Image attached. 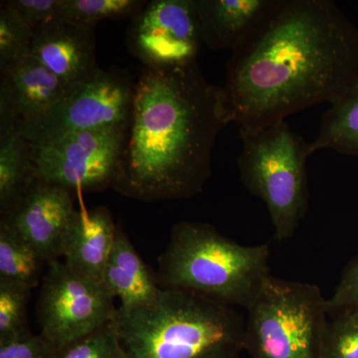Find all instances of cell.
Wrapping results in <instances>:
<instances>
[{"label":"cell","mask_w":358,"mask_h":358,"mask_svg":"<svg viewBox=\"0 0 358 358\" xmlns=\"http://www.w3.org/2000/svg\"><path fill=\"white\" fill-rule=\"evenodd\" d=\"M102 282L115 299H119V308L122 310L150 305L160 291L155 275L150 273L126 233L119 227Z\"/></svg>","instance_id":"obj_15"},{"label":"cell","mask_w":358,"mask_h":358,"mask_svg":"<svg viewBox=\"0 0 358 358\" xmlns=\"http://www.w3.org/2000/svg\"><path fill=\"white\" fill-rule=\"evenodd\" d=\"M34 31L20 14L2 2L0 8V70L30 55Z\"/></svg>","instance_id":"obj_23"},{"label":"cell","mask_w":358,"mask_h":358,"mask_svg":"<svg viewBox=\"0 0 358 358\" xmlns=\"http://www.w3.org/2000/svg\"><path fill=\"white\" fill-rule=\"evenodd\" d=\"M44 263L24 238L0 220V280L32 289L38 285Z\"/></svg>","instance_id":"obj_19"},{"label":"cell","mask_w":358,"mask_h":358,"mask_svg":"<svg viewBox=\"0 0 358 358\" xmlns=\"http://www.w3.org/2000/svg\"><path fill=\"white\" fill-rule=\"evenodd\" d=\"M247 312L250 358H320L329 313L317 285L271 275Z\"/></svg>","instance_id":"obj_6"},{"label":"cell","mask_w":358,"mask_h":358,"mask_svg":"<svg viewBox=\"0 0 358 358\" xmlns=\"http://www.w3.org/2000/svg\"><path fill=\"white\" fill-rule=\"evenodd\" d=\"M55 346L41 334L0 343V358H50Z\"/></svg>","instance_id":"obj_27"},{"label":"cell","mask_w":358,"mask_h":358,"mask_svg":"<svg viewBox=\"0 0 358 358\" xmlns=\"http://www.w3.org/2000/svg\"><path fill=\"white\" fill-rule=\"evenodd\" d=\"M272 0H199L203 45L211 50L236 48Z\"/></svg>","instance_id":"obj_16"},{"label":"cell","mask_w":358,"mask_h":358,"mask_svg":"<svg viewBox=\"0 0 358 358\" xmlns=\"http://www.w3.org/2000/svg\"><path fill=\"white\" fill-rule=\"evenodd\" d=\"M74 212L69 190L36 179L1 220L49 264L61 257L63 237Z\"/></svg>","instance_id":"obj_11"},{"label":"cell","mask_w":358,"mask_h":358,"mask_svg":"<svg viewBox=\"0 0 358 358\" xmlns=\"http://www.w3.org/2000/svg\"><path fill=\"white\" fill-rule=\"evenodd\" d=\"M320 358H358V310L336 313L327 320Z\"/></svg>","instance_id":"obj_24"},{"label":"cell","mask_w":358,"mask_h":358,"mask_svg":"<svg viewBox=\"0 0 358 358\" xmlns=\"http://www.w3.org/2000/svg\"><path fill=\"white\" fill-rule=\"evenodd\" d=\"M30 291L15 282L0 280V343L32 334L26 313Z\"/></svg>","instance_id":"obj_22"},{"label":"cell","mask_w":358,"mask_h":358,"mask_svg":"<svg viewBox=\"0 0 358 358\" xmlns=\"http://www.w3.org/2000/svg\"><path fill=\"white\" fill-rule=\"evenodd\" d=\"M50 358H129L115 320L69 345L56 348Z\"/></svg>","instance_id":"obj_21"},{"label":"cell","mask_w":358,"mask_h":358,"mask_svg":"<svg viewBox=\"0 0 358 358\" xmlns=\"http://www.w3.org/2000/svg\"><path fill=\"white\" fill-rule=\"evenodd\" d=\"M231 124L222 87L196 61L145 67L134 86L115 190L141 201L192 199L211 176L216 138Z\"/></svg>","instance_id":"obj_2"},{"label":"cell","mask_w":358,"mask_h":358,"mask_svg":"<svg viewBox=\"0 0 358 358\" xmlns=\"http://www.w3.org/2000/svg\"><path fill=\"white\" fill-rule=\"evenodd\" d=\"M30 55L71 90L100 69L93 29L56 20L33 36Z\"/></svg>","instance_id":"obj_13"},{"label":"cell","mask_w":358,"mask_h":358,"mask_svg":"<svg viewBox=\"0 0 358 358\" xmlns=\"http://www.w3.org/2000/svg\"><path fill=\"white\" fill-rule=\"evenodd\" d=\"M117 231L105 207L91 211L75 210L63 237L61 257L71 270L102 281Z\"/></svg>","instance_id":"obj_14"},{"label":"cell","mask_w":358,"mask_h":358,"mask_svg":"<svg viewBox=\"0 0 358 358\" xmlns=\"http://www.w3.org/2000/svg\"><path fill=\"white\" fill-rule=\"evenodd\" d=\"M134 92L128 78L99 69L48 112L17 128L28 143L38 145L72 131L129 126Z\"/></svg>","instance_id":"obj_9"},{"label":"cell","mask_w":358,"mask_h":358,"mask_svg":"<svg viewBox=\"0 0 358 358\" xmlns=\"http://www.w3.org/2000/svg\"><path fill=\"white\" fill-rule=\"evenodd\" d=\"M239 134L242 150L237 166L242 183L267 206L275 240L288 241L308 210L310 143L286 121L240 129Z\"/></svg>","instance_id":"obj_5"},{"label":"cell","mask_w":358,"mask_h":358,"mask_svg":"<svg viewBox=\"0 0 358 358\" xmlns=\"http://www.w3.org/2000/svg\"><path fill=\"white\" fill-rule=\"evenodd\" d=\"M36 180L29 143L11 120H0V211L7 213Z\"/></svg>","instance_id":"obj_17"},{"label":"cell","mask_w":358,"mask_h":358,"mask_svg":"<svg viewBox=\"0 0 358 358\" xmlns=\"http://www.w3.org/2000/svg\"><path fill=\"white\" fill-rule=\"evenodd\" d=\"M129 126L103 127L63 134L30 145L35 178L69 192L115 188Z\"/></svg>","instance_id":"obj_7"},{"label":"cell","mask_w":358,"mask_h":358,"mask_svg":"<svg viewBox=\"0 0 358 358\" xmlns=\"http://www.w3.org/2000/svg\"><path fill=\"white\" fill-rule=\"evenodd\" d=\"M6 3L20 14L35 33L59 20L62 0H9Z\"/></svg>","instance_id":"obj_26"},{"label":"cell","mask_w":358,"mask_h":358,"mask_svg":"<svg viewBox=\"0 0 358 358\" xmlns=\"http://www.w3.org/2000/svg\"><path fill=\"white\" fill-rule=\"evenodd\" d=\"M115 324L129 358H238L246 319L234 308L162 289L150 305L122 310Z\"/></svg>","instance_id":"obj_3"},{"label":"cell","mask_w":358,"mask_h":358,"mask_svg":"<svg viewBox=\"0 0 358 358\" xmlns=\"http://www.w3.org/2000/svg\"><path fill=\"white\" fill-rule=\"evenodd\" d=\"M358 77V28L331 0H272L233 49L231 124L256 129L336 100Z\"/></svg>","instance_id":"obj_1"},{"label":"cell","mask_w":358,"mask_h":358,"mask_svg":"<svg viewBox=\"0 0 358 358\" xmlns=\"http://www.w3.org/2000/svg\"><path fill=\"white\" fill-rule=\"evenodd\" d=\"M145 4L138 0H62L59 20L93 29L100 21L134 17Z\"/></svg>","instance_id":"obj_20"},{"label":"cell","mask_w":358,"mask_h":358,"mask_svg":"<svg viewBox=\"0 0 358 358\" xmlns=\"http://www.w3.org/2000/svg\"><path fill=\"white\" fill-rule=\"evenodd\" d=\"M270 246H244L207 223L173 226L155 273L162 289H180L248 310L270 277Z\"/></svg>","instance_id":"obj_4"},{"label":"cell","mask_w":358,"mask_h":358,"mask_svg":"<svg viewBox=\"0 0 358 358\" xmlns=\"http://www.w3.org/2000/svg\"><path fill=\"white\" fill-rule=\"evenodd\" d=\"M70 90L31 55L1 71L0 120L17 124L34 121L60 102Z\"/></svg>","instance_id":"obj_12"},{"label":"cell","mask_w":358,"mask_h":358,"mask_svg":"<svg viewBox=\"0 0 358 358\" xmlns=\"http://www.w3.org/2000/svg\"><path fill=\"white\" fill-rule=\"evenodd\" d=\"M131 51L145 67H167L196 61L203 45L199 0H154L134 17Z\"/></svg>","instance_id":"obj_10"},{"label":"cell","mask_w":358,"mask_h":358,"mask_svg":"<svg viewBox=\"0 0 358 358\" xmlns=\"http://www.w3.org/2000/svg\"><path fill=\"white\" fill-rule=\"evenodd\" d=\"M322 150L358 157V77L322 115L319 133L310 143L312 154Z\"/></svg>","instance_id":"obj_18"},{"label":"cell","mask_w":358,"mask_h":358,"mask_svg":"<svg viewBox=\"0 0 358 358\" xmlns=\"http://www.w3.org/2000/svg\"><path fill=\"white\" fill-rule=\"evenodd\" d=\"M329 315L358 310V255L348 264L333 296L327 299Z\"/></svg>","instance_id":"obj_25"},{"label":"cell","mask_w":358,"mask_h":358,"mask_svg":"<svg viewBox=\"0 0 358 358\" xmlns=\"http://www.w3.org/2000/svg\"><path fill=\"white\" fill-rule=\"evenodd\" d=\"M36 306L40 334L62 348L114 322L115 298L102 281L71 270L60 260L47 264Z\"/></svg>","instance_id":"obj_8"}]
</instances>
